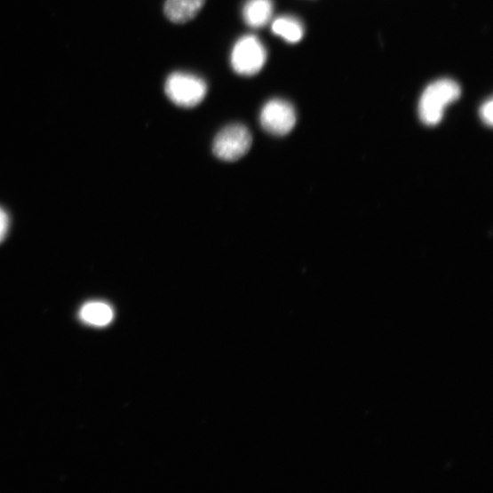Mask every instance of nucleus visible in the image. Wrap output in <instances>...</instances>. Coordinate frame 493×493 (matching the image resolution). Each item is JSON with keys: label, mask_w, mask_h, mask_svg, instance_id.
<instances>
[{"label": "nucleus", "mask_w": 493, "mask_h": 493, "mask_svg": "<svg viewBox=\"0 0 493 493\" xmlns=\"http://www.w3.org/2000/svg\"><path fill=\"white\" fill-rule=\"evenodd\" d=\"M10 219L7 212L0 208V243H2L8 233Z\"/></svg>", "instance_id": "9b49d317"}, {"label": "nucleus", "mask_w": 493, "mask_h": 493, "mask_svg": "<svg viewBox=\"0 0 493 493\" xmlns=\"http://www.w3.org/2000/svg\"><path fill=\"white\" fill-rule=\"evenodd\" d=\"M275 36L289 44H298L304 38L305 27L300 20L292 16H282L272 24Z\"/></svg>", "instance_id": "1a4fd4ad"}, {"label": "nucleus", "mask_w": 493, "mask_h": 493, "mask_svg": "<svg viewBox=\"0 0 493 493\" xmlns=\"http://www.w3.org/2000/svg\"><path fill=\"white\" fill-rule=\"evenodd\" d=\"M164 91L176 106L192 108L199 106L204 100L208 92V85L200 76L177 72L168 77L164 83Z\"/></svg>", "instance_id": "f03ea898"}, {"label": "nucleus", "mask_w": 493, "mask_h": 493, "mask_svg": "<svg viewBox=\"0 0 493 493\" xmlns=\"http://www.w3.org/2000/svg\"><path fill=\"white\" fill-rule=\"evenodd\" d=\"M480 115L481 120L487 124L491 126L493 123V103L492 99H489L480 109Z\"/></svg>", "instance_id": "9d476101"}, {"label": "nucleus", "mask_w": 493, "mask_h": 493, "mask_svg": "<svg viewBox=\"0 0 493 493\" xmlns=\"http://www.w3.org/2000/svg\"><path fill=\"white\" fill-rule=\"evenodd\" d=\"M252 136L243 124L234 123L223 128L213 143V153L220 160L235 162L250 149Z\"/></svg>", "instance_id": "20e7f679"}, {"label": "nucleus", "mask_w": 493, "mask_h": 493, "mask_svg": "<svg viewBox=\"0 0 493 493\" xmlns=\"http://www.w3.org/2000/svg\"><path fill=\"white\" fill-rule=\"evenodd\" d=\"M206 0H167L164 14L174 23H186L201 12Z\"/></svg>", "instance_id": "0eeeda50"}, {"label": "nucleus", "mask_w": 493, "mask_h": 493, "mask_svg": "<svg viewBox=\"0 0 493 493\" xmlns=\"http://www.w3.org/2000/svg\"><path fill=\"white\" fill-rule=\"evenodd\" d=\"M267 60L265 45L254 36H246L237 41L230 57L233 69L243 76L258 74Z\"/></svg>", "instance_id": "7ed1b4c3"}, {"label": "nucleus", "mask_w": 493, "mask_h": 493, "mask_svg": "<svg viewBox=\"0 0 493 493\" xmlns=\"http://www.w3.org/2000/svg\"><path fill=\"white\" fill-rule=\"evenodd\" d=\"M274 9V0H248L243 9V17L248 26L263 28L272 20Z\"/></svg>", "instance_id": "423d86ee"}, {"label": "nucleus", "mask_w": 493, "mask_h": 493, "mask_svg": "<svg viewBox=\"0 0 493 493\" xmlns=\"http://www.w3.org/2000/svg\"><path fill=\"white\" fill-rule=\"evenodd\" d=\"M296 112L292 105L282 99H273L262 107L259 122L267 133L282 137L290 133L296 124Z\"/></svg>", "instance_id": "39448f33"}, {"label": "nucleus", "mask_w": 493, "mask_h": 493, "mask_svg": "<svg viewBox=\"0 0 493 493\" xmlns=\"http://www.w3.org/2000/svg\"><path fill=\"white\" fill-rule=\"evenodd\" d=\"M462 94L457 83L450 79L433 82L424 90L418 104L420 120L426 125H436L443 118L445 109Z\"/></svg>", "instance_id": "f257e3e1"}, {"label": "nucleus", "mask_w": 493, "mask_h": 493, "mask_svg": "<svg viewBox=\"0 0 493 493\" xmlns=\"http://www.w3.org/2000/svg\"><path fill=\"white\" fill-rule=\"evenodd\" d=\"M79 317L86 324L103 327L113 321L114 310L104 302H89L81 308Z\"/></svg>", "instance_id": "6e6552de"}]
</instances>
